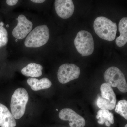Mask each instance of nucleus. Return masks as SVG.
<instances>
[{"mask_svg": "<svg viewBox=\"0 0 127 127\" xmlns=\"http://www.w3.org/2000/svg\"><path fill=\"white\" fill-rule=\"evenodd\" d=\"M96 117L99 120L98 121V123L101 125H103L105 123L106 126L109 127L111 124L114 123L113 114L110 112L109 110L100 109L97 112Z\"/></svg>", "mask_w": 127, "mask_h": 127, "instance_id": "obj_15", "label": "nucleus"}, {"mask_svg": "<svg viewBox=\"0 0 127 127\" xmlns=\"http://www.w3.org/2000/svg\"><path fill=\"white\" fill-rule=\"evenodd\" d=\"M4 23L3 22H1L0 23V26H2L4 25Z\"/></svg>", "mask_w": 127, "mask_h": 127, "instance_id": "obj_20", "label": "nucleus"}, {"mask_svg": "<svg viewBox=\"0 0 127 127\" xmlns=\"http://www.w3.org/2000/svg\"><path fill=\"white\" fill-rule=\"evenodd\" d=\"M80 74V68L73 64H64L59 67L58 79L62 84H65L77 79Z\"/></svg>", "mask_w": 127, "mask_h": 127, "instance_id": "obj_7", "label": "nucleus"}, {"mask_svg": "<svg viewBox=\"0 0 127 127\" xmlns=\"http://www.w3.org/2000/svg\"><path fill=\"white\" fill-rule=\"evenodd\" d=\"M18 2V0H7L6 1L7 4L11 6L15 5Z\"/></svg>", "mask_w": 127, "mask_h": 127, "instance_id": "obj_18", "label": "nucleus"}, {"mask_svg": "<svg viewBox=\"0 0 127 127\" xmlns=\"http://www.w3.org/2000/svg\"><path fill=\"white\" fill-rule=\"evenodd\" d=\"M100 89L101 96L97 101L98 107L101 109L113 110L116 107L117 99L112 88L106 83L102 84Z\"/></svg>", "mask_w": 127, "mask_h": 127, "instance_id": "obj_6", "label": "nucleus"}, {"mask_svg": "<svg viewBox=\"0 0 127 127\" xmlns=\"http://www.w3.org/2000/svg\"><path fill=\"white\" fill-rule=\"evenodd\" d=\"M8 41L7 31L5 28L0 26V47L5 46Z\"/></svg>", "mask_w": 127, "mask_h": 127, "instance_id": "obj_17", "label": "nucleus"}, {"mask_svg": "<svg viewBox=\"0 0 127 127\" xmlns=\"http://www.w3.org/2000/svg\"><path fill=\"white\" fill-rule=\"evenodd\" d=\"M29 99L27 91L22 88L17 89L11 97V109L15 119H18L24 115Z\"/></svg>", "mask_w": 127, "mask_h": 127, "instance_id": "obj_2", "label": "nucleus"}, {"mask_svg": "<svg viewBox=\"0 0 127 127\" xmlns=\"http://www.w3.org/2000/svg\"><path fill=\"white\" fill-rule=\"evenodd\" d=\"M55 6L58 15L63 19L70 18L75 10V6L71 0H56Z\"/></svg>", "mask_w": 127, "mask_h": 127, "instance_id": "obj_10", "label": "nucleus"}, {"mask_svg": "<svg viewBox=\"0 0 127 127\" xmlns=\"http://www.w3.org/2000/svg\"><path fill=\"white\" fill-rule=\"evenodd\" d=\"M115 111L116 113L127 119V101L126 100L119 101L116 105Z\"/></svg>", "mask_w": 127, "mask_h": 127, "instance_id": "obj_16", "label": "nucleus"}, {"mask_svg": "<svg viewBox=\"0 0 127 127\" xmlns=\"http://www.w3.org/2000/svg\"><path fill=\"white\" fill-rule=\"evenodd\" d=\"M104 79L110 87H117L122 92H127V84L125 76L117 67H111L107 69L104 73Z\"/></svg>", "mask_w": 127, "mask_h": 127, "instance_id": "obj_5", "label": "nucleus"}, {"mask_svg": "<svg viewBox=\"0 0 127 127\" xmlns=\"http://www.w3.org/2000/svg\"><path fill=\"white\" fill-rule=\"evenodd\" d=\"M50 38L49 29L46 25H41L35 28L29 33L25 41L26 47H40L47 43Z\"/></svg>", "mask_w": 127, "mask_h": 127, "instance_id": "obj_3", "label": "nucleus"}, {"mask_svg": "<svg viewBox=\"0 0 127 127\" xmlns=\"http://www.w3.org/2000/svg\"><path fill=\"white\" fill-rule=\"evenodd\" d=\"M17 20V25L13 29L12 34L15 38L20 40L25 38L31 32L33 24L23 15L19 16Z\"/></svg>", "mask_w": 127, "mask_h": 127, "instance_id": "obj_8", "label": "nucleus"}, {"mask_svg": "<svg viewBox=\"0 0 127 127\" xmlns=\"http://www.w3.org/2000/svg\"><path fill=\"white\" fill-rule=\"evenodd\" d=\"M31 1L32 2L35 3H38V4L42 3L46 1L45 0H31Z\"/></svg>", "mask_w": 127, "mask_h": 127, "instance_id": "obj_19", "label": "nucleus"}, {"mask_svg": "<svg viewBox=\"0 0 127 127\" xmlns=\"http://www.w3.org/2000/svg\"><path fill=\"white\" fill-rule=\"evenodd\" d=\"M74 44L77 51L82 56L92 54L94 50V42L92 34L87 31L82 30L77 35Z\"/></svg>", "mask_w": 127, "mask_h": 127, "instance_id": "obj_4", "label": "nucleus"}, {"mask_svg": "<svg viewBox=\"0 0 127 127\" xmlns=\"http://www.w3.org/2000/svg\"><path fill=\"white\" fill-rule=\"evenodd\" d=\"M119 31L120 35L116 39V45L119 47L124 45L127 42V18L124 17L121 19L118 25Z\"/></svg>", "mask_w": 127, "mask_h": 127, "instance_id": "obj_14", "label": "nucleus"}, {"mask_svg": "<svg viewBox=\"0 0 127 127\" xmlns=\"http://www.w3.org/2000/svg\"><path fill=\"white\" fill-rule=\"evenodd\" d=\"M125 127H127V124H126V125H125Z\"/></svg>", "mask_w": 127, "mask_h": 127, "instance_id": "obj_21", "label": "nucleus"}, {"mask_svg": "<svg viewBox=\"0 0 127 127\" xmlns=\"http://www.w3.org/2000/svg\"><path fill=\"white\" fill-rule=\"evenodd\" d=\"M59 117L62 120L69 121L71 127H83L86 124L84 119L70 108L62 109L59 112Z\"/></svg>", "mask_w": 127, "mask_h": 127, "instance_id": "obj_9", "label": "nucleus"}, {"mask_svg": "<svg viewBox=\"0 0 127 127\" xmlns=\"http://www.w3.org/2000/svg\"><path fill=\"white\" fill-rule=\"evenodd\" d=\"M94 28L100 38L111 41L115 39L117 27L116 23L103 16L98 17L94 22Z\"/></svg>", "mask_w": 127, "mask_h": 127, "instance_id": "obj_1", "label": "nucleus"}, {"mask_svg": "<svg viewBox=\"0 0 127 127\" xmlns=\"http://www.w3.org/2000/svg\"><path fill=\"white\" fill-rule=\"evenodd\" d=\"M43 69V67L40 64L31 63L22 68L21 72L23 75L26 76L37 77L42 75Z\"/></svg>", "mask_w": 127, "mask_h": 127, "instance_id": "obj_13", "label": "nucleus"}, {"mask_svg": "<svg viewBox=\"0 0 127 127\" xmlns=\"http://www.w3.org/2000/svg\"><path fill=\"white\" fill-rule=\"evenodd\" d=\"M56 110L57 111H58V109H56Z\"/></svg>", "mask_w": 127, "mask_h": 127, "instance_id": "obj_22", "label": "nucleus"}, {"mask_svg": "<svg viewBox=\"0 0 127 127\" xmlns=\"http://www.w3.org/2000/svg\"><path fill=\"white\" fill-rule=\"evenodd\" d=\"M27 83L32 89L34 91L49 88L52 84L51 81L47 78L40 80L35 78H31L27 79Z\"/></svg>", "mask_w": 127, "mask_h": 127, "instance_id": "obj_12", "label": "nucleus"}, {"mask_svg": "<svg viewBox=\"0 0 127 127\" xmlns=\"http://www.w3.org/2000/svg\"><path fill=\"white\" fill-rule=\"evenodd\" d=\"M16 125L15 118L9 109L0 103V126L1 127H14Z\"/></svg>", "mask_w": 127, "mask_h": 127, "instance_id": "obj_11", "label": "nucleus"}]
</instances>
